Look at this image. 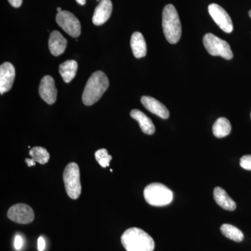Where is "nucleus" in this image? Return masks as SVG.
<instances>
[{"label": "nucleus", "instance_id": "nucleus-11", "mask_svg": "<svg viewBox=\"0 0 251 251\" xmlns=\"http://www.w3.org/2000/svg\"><path fill=\"white\" fill-rule=\"evenodd\" d=\"M16 75L14 65L9 62H4L0 67V94L9 92L12 88Z\"/></svg>", "mask_w": 251, "mask_h": 251}, {"label": "nucleus", "instance_id": "nucleus-26", "mask_svg": "<svg viewBox=\"0 0 251 251\" xmlns=\"http://www.w3.org/2000/svg\"><path fill=\"white\" fill-rule=\"evenodd\" d=\"M11 6L15 8H18L22 5L23 0H8Z\"/></svg>", "mask_w": 251, "mask_h": 251}, {"label": "nucleus", "instance_id": "nucleus-21", "mask_svg": "<svg viewBox=\"0 0 251 251\" xmlns=\"http://www.w3.org/2000/svg\"><path fill=\"white\" fill-rule=\"evenodd\" d=\"M221 232L225 237L235 242H242L244 234L240 229L230 224H224L221 226Z\"/></svg>", "mask_w": 251, "mask_h": 251}, {"label": "nucleus", "instance_id": "nucleus-13", "mask_svg": "<svg viewBox=\"0 0 251 251\" xmlns=\"http://www.w3.org/2000/svg\"><path fill=\"white\" fill-rule=\"evenodd\" d=\"M112 4L110 0H100L94 11L92 22L99 26L106 23L111 16Z\"/></svg>", "mask_w": 251, "mask_h": 251}, {"label": "nucleus", "instance_id": "nucleus-1", "mask_svg": "<svg viewBox=\"0 0 251 251\" xmlns=\"http://www.w3.org/2000/svg\"><path fill=\"white\" fill-rule=\"evenodd\" d=\"M121 242L126 251H153V238L142 229L131 227L122 235Z\"/></svg>", "mask_w": 251, "mask_h": 251}, {"label": "nucleus", "instance_id": "nucleus-6", "mask_svg": "<svg viewBox=\"0 0 251 251\" xmlns=\"http://www.w3.org/2000/svg\"><path fill=\"white\" fill-rule=\"evenodd\" d=\"M203 44L211 55L219 56L227 60L233 58V53L228 43L211 33H207L204 36Z\"/></svg>", "mask_w": 251, "mask_h": 251}, {"label": "nucleus", "instance_id": "nucleus-12", "mask_svg": "<svg viewBox=\"0 0 251 251\" xmlns=\"http://www.w3.org/2000/svg\"><path fill=\"white\" fill-rule=\"evenodd\" d=\"M141 103L147 110L162 119L166 120L170 116L169 110L166 105L153 97L143 96L141 98Z\"/></svg>", "mask_w": 251, "mask_h": 251}, {"label": "nucleus", "instance_id": "nucleus-16", "mask_svg": "<svg viewBox=\"0 0 251 251\" xmlns=\"http://www.w3.org/2000/svg\"><path fill=\"white\" fill-rule=\"evenodd\" d=\"M214 198L216 202L223 209L226 210L232 211L237 208V204L232 199L224 188L216 187L214 190Z\"/></svg>", "mask_w": 251, "mask_h": 251}, {"label": "nucleus", "instance_id": "nucleus-30", "mask_svg": "<svg viewBox=\"0 0 251 251\" xmlns=\"http://www.w3.org/2000/svg\"></svg>", "mask_w": 251, "mask_h": 251}, {"label": "nucleus", "instance_id": "nucleus-20", "mask_svg": "<svg viewBox=\"0 0 251 251\" xmlns=\"http://www.w3.org/2000/svg\"><path fill=\"white\" fill-rule=\"evenodd\" d=\"M213 133L218 138L227 136L232 130V126L227 118L220 117L213 125Z\"/></svg>", "mask_w": 251, "mask_h": 251}, {"label": "nucleus", "instance_id": "nucleus-28", "mask_svg": "<svg viewBox=\"0 0 251 251\" xmlns=\"http://www.w3.org/2000/svg\"><path fill=\"white\" fill-rule=\"evenodd\" d=\"M57 11H58V13H59V12H61V11H62V9H61V8H60V7H58V8H57Z\"/></svg>", "mask_w": 251, "mask_h": 251}, {"label": "nucleus", "instance_id": "nucleus-7", "mask_svg": "<svg viewBox=\"0 0 251 251\" xmlns=\"http://www.w3.org/2000/svg\"><path fill=\"white\" fill-rule=\"evenodd\" d=\"M56 21L59 27L74 38L78 37L81 33V25L78 19L72 13L62 11L56 16Z\"/></svg>", "mask_w": 251, "mask_h": 251}, {"label": "nucleus", "instance_id": "nucleus-9", "mask_svg": "<svg viewBox=\"0 0 251 251\" xmlns=\"http://www.w3.org/2000/svg\"><path fill=\"white\" fill-rule=\"evenodd\" d=\"M11 221L20 224H28L34 219V213L31 206L25 204H17L11 206L7 213Z\"/></svg>", "mask_w": 251, "mask_h": 251}, {"label": "nucleus", "instance_id": "nucleus-25", "mask_svg": "<svg viewBox=\"0 0 251 251\" xmlns=\"http://www.w3.org/2000/svg\"><path fill=\"white\" fill-rule=\"evenodd\" d=\"M46 248V242L44 237H39L38 239V250L44 251Z\"/></svg>", "mask_w": 251, "mask_h": 251}, {"label": "nucleus", "instance_id": "nucleus-23", "mask_svg": "<svg viewBox=\"0 0 251 251\" xmlns=\"http://www.w3.org/2000/svg\"><path fill=\"white\" fill-rule=\"evenodd\" d=\"M240 166L247 171H251V155H245L240 158Z\"/></svg>", "mask_w": 251, "mask_h": 251}, {"label": "nucleus", "instance_id": "nucleus-4", "mask_svg": "<svg viewBox=\"0 0 251 251\" xmlns=\"http://www.w3.org/2000/svg\"><path fill=\"white\" fill-rule=\"evenodd\" d=\"M144 198L150 205L163 206L171 204L173 200V193L164 184L152 183L144 190Z\"/></svg>", "mask_w": 251, "mask_h": 251}, {"label": "nucleus", "instance_id": "nucleus-19", "mask_svg": "<svg viewBox=\"0 0 251 251\" xmlns=\"http://www.w3.org/2000/svg\"><path fill=\"white\" fill-rule=\"evenodd\" d=\"M77 63L75 60H67L59 65V72L63 80L69 83L76 75Z\"/></svg>", "mask_w": 251, "mask_h": 251}, {"label": "nucleus", "instance_id": "nucleus-27", "mask_svg": "<svg viewBox=\"0 0 251 251\" xmlns=\"http://www.w3.org/2000/svg\"><path fill=\"white\" fill-rule=\"evenodd\" d=\"M79 4L85 5L86 3V0H75Z\"/></svg>", "mask_w": 251, "mask_h": 251}, {"label": "nucleus", "instance_id": "nucleus-24", "mask_svg": "<svg viewBox=\"0 0 251 251\" xmlns=\"http://www.w3.org/2000/svg\"><path fill=\"white\" fill-rule=\"evenodd\" d=\"M23 246V239L20 235H16L14 239V247L16 250L19 251L22 249Z\"/></svg>", "mask_w": 251, "mask_h": 251}, {"label": "nucleus", "instance_id": "nucleus-2", "mask_svg": "<svg viewBox=\"0 0 251 251\" xmlns=\"http://www.w3.org/2000/svg\"><path fill=\"white\" fill-rule=\"evenodd\" d=\"M109 87V80L103 72L98 71L91 75L82 94V102L85 105H93L101 98Z\"/></svg>", "mask_w": 251, "mask_h": 251}, {"label": "nucleus", "instance_id": "nucleus-22", "mask_svg": "<svg viewBox=\"0 0 251 251\" xmlns=\"http://www.w3.org/2000/svg\"><path fill=\"white\" fill-rule=\"evenodd\" d=\"M95 158L99 164L103 168H107L110 166V162L112 157L109 154L108 151L105 149H100L95 152Z\"/></svg>", "mask_w": 251, "mask_h": 251}, {"label": "nucleus", "instance_id": "nucleus-8", "mask_svg": "<svg viewBox=\"0 0 251 251\" xmlns=\"http://www.w3.org/2000/svg\"><path fill=\"white\" fill-rule=\"evenodd\" d=\"M208 11L214 22L226 33L233 31V24L227 11L217 4H211L208 6Z\"/></svg>", "mask_w": 251, "mask_h": 251}, {"label": "nucleus", "instance_id": "nucleus-10", "mask_svg": "<svg viewBox=\"0 0 251 251\" xmlns=\"http://www.w3.org/2000/svg\"><path fill=\"white\" fill-rule=\"evenodd\" d=\"M41 98L49 105H52L57 100V90L53 77L46 75L41 79L39 88Z\"/></svg>", "mask_w": 251, "mask_h": 251}, {"label": "nucleus", "instance_id": "nucleus-14", "mask_svg": "<svg viewBox=\"0 0 251 251\" xmlns=\"http://www.w3.org/2000/svg\"><path fill=\"white\" fill-rule=\"evenodd\" d=\"M49 50L54 56L61 55L64 53L67 46V41L58 31H53L50 35Z\"/></svg>", "mask_w": 251, "mask_h": 251}, {"label": "nucleus", "instance_id": "nucleus-18", "mask_svg": "<svg viewBox=\"0 0 251 251\" xmlns=\"http://www.w3.org/2000/svg\"><path fill=\"white\" fill-rule=\"evenodd\" d=\"M31 158H26L25 162L29 167L35 166L36 163L46 164L50 159L49 151L41 147H34L29 151Z\"/></svg>", "mask_w": 251, "mask_h": 251}, {"label": "nucleus", "instance_id": "nucleus-29", "mask_svg": "<svg viewBox=\"0 0 251 251\" xmlns=\"http://www.w3.org/2000/svg\"><path fill=\"white\" fill-rule=\"evenodd\" d=\"M249 16H250V17L251 18V11H249Z\"/></svg>", "mask_w": 251, "mask_h": 251}, {"label": "nucleus", "instance_id": "nucleus-15", "mask_svg": "<svg viewBox=\"0 0 251 251\" xmlns=\"http://www.w3.org/2000/svg\"><path fill=\"white\" fill-rule=\"evenodd\" d=\"M130 115L132 118L138 122L140 128L144 133L147 135H152L155 133V126L152 121L143 112L135 109L131 110Z\"/></svg>", "mask_w": 251, "mask_h": 251}, {"label": "nucleus", "instance_id": "nucleus-3", "mask_svg": "<svg viewBox=\"0 0 251 251\" xmlns=\"http://www.w3.org/2000/svg\"><path fill=\"white\" fill-rule=\"evenodd\" d=\"M162 26L166 39L170 44L179 42L181 36V25L177 11L173 4L165 6L162 16Z\"/></svg>", "mask_w": 251, "mask_h": 251}, {"label": "nucleus", "instance_id": "nucleus-17", "mask_svg": "<svg viewBox=\"0 0 251 251\" xmlns=\"http://www.w3.org/2000/svg\"><path fill=\"white\" fill-rule=\"evenodd\" d=\"M130 47L133 51V55L136 58H142L147 54L146 41L143 34L138 31H135L130 39Z\"/></svg>", "mask_w": 251, "mask_h": 251}, {"label": "nucleus", "instance_id": "nucleus-5", "mask_svg": "<svg viewBox=\"0 0 251 251\" xmlns=\"http://www.w3.org/2000/svg\"><path fill=\"white\" fill-rule=\"evenodd\" d=\"M63 180L69 197L76 200L80 197L82 186L80 183V169L77 163H69L63 173Z\"/></svg>", "mask_w": 251, "mask_h": 251}]
</instances>
